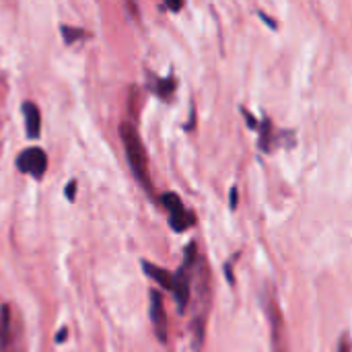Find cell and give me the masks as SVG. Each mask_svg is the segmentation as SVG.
<instances>
[{
  "mask_svg": "<svg viewBox=\"0 0 352 352\" xmlns=\"http://www.w3.org/2000/svg\"><path fill=\"white\" fill-rule=\"evenodd\" d=\"M120 138L124 142L126 159L130 163V169H132L134 177L138 179V184L146 192H153V182H151V171H148V157H146V148L142 144V138H140L136 126L132 122H122L120 124Z\"/></svg>",
  "mask_w": 352,
  "mask_h": 352,
  "instance_id": "6da1fadb",
  "label": "cell"
},
{
  "mask_svg": "<svg viewBox=\"0 0 352 352\" xmlns=\"http://www.w3.org/2000/svg\"><path fill=\"white\" fill-rule=\"evenodd\" d=\"M161 204L167 208V212H169V225H171L177 233H182V231H186L188 227L194 225V214L184 206V202H182V198H179L177 194L165 192V194L161 196Z\"/></svg>",
  "mask_w": 352,
  "mask_h": 352,
  "instance_id": "7a4b0ae2",
  "label": "cell"
},
{
  "mask_svg": "<svg viewBox=\"0 0 352 352\" xmlns=\"http://www.w3.org/2000/svg\"><path fill=\"white\" fill-rule=\"evenodd\" d=\"M16 169L21 173H27V175H33V177H43L45 169H47V155L43 148L39 146H31V148H25L23 153H19L16 161H14Z\"/></svg>",
  "mask_w": 352,
  "mask_h": 352,
  "instance_id": "3957f363",
  "label": "cell"
},
{
  "mask_svg": "<svg viewBox=\"0 0 352 352\" xmlns=\"http://www.w3.org/2000/svg\"><path fill=\"white\" fill-rule=\"evenodd\" d=\"M151 322L155 328V334L159 338V342H167V314H165V305H163V297L159 291H151Z\"/></svg>",
  "mask_w": 352,
  "mask_h": 352,
  "instance_id": "277c9868",
  "label": "cell"
},
{
  "mask_svg": "<svg viewBox=\"0 0 352 352\" xmlns=\"http://www.w3.org/2000/svg\"><path fill=\"white\" fill-rule=\"evenodd\" d=\"M268 318L272 324V352H287V342H285V320L280 316V309L274 301H270L268 307Z\"/></svg>",
  "mask_w": 352,
  "mask_h": 352,
  "instance_id": "5b68a950",
  "label": "cell"
},
{
  "mask_svg": "<svg viewBox=\"0 0 352 352\" xmlns=\"http://www.w3.org/2000/svg\"><path fill=\"white\" fill-rule=\"evenodd\" d=\"M14 334H12V316L10 307L2 305L0 309V352H12Z\"/></svg>",
  "mask_w": 352,
  "mask_h": 352,
  "instance_id": "8992f818",
  "label": "cell"
},
{
  "mask_svg": "<svg viewBox=\"0 0 352 352\" xmlns=\"http://www.w3.org/2000/svg\"><path fill=\"white\" fill-rule=\"evenodd\" d=\"M23 118H25V130L29 138H37L39 130H41V116H39V107L31 101L23 103Z\"/></svg>",
  "mask_w": 352,
  "mask_h": 352,
  "instance_id": "52a82bcc",
  "label": "cell"
},
{
  "mask_svg": "<svg viewBox=\"0 0 352 352\" xmlns=\"http://www.w3.org/2000/svg\"><path fill=\"white\" fill-rule=\"evenodd\" d=\"M190 266H182L177 272H175V287H173V295H175V301L179 305V309L186 307V303L190 301V276L186 274Z\"/></svg>",
  "mask_w": 352,
  "mask_h": 352,
  "instance_id": "ba28073f",
  "label": "cell"
},
{
  "mask_svg": "<svg viewBox=\"0 0 352 352\" xmlns=\"http://www.w3.org/2000/svg\"><path fill=\"white\" fill-rule=\"evenodd\" d=\"M142 270L155 280V283H159L163 289H167V291H171L173 293V287H175V274H171L169 270H165V268H161V266H155V264H151V262H142Z\"/></svg>",
  "mask_w": 352,
  "mask_h": 352,
  "instance_id": "9c48e42d",
  "label": "cell"
},
{
  "mask_svg": "<svg viewBox=\"0 0 352 352\" xmlns=\"http://www.w3.org/2000/svg\"><path fill=\"white\" fill-rule=\"evenodd\" d=\"M60 31H62V37H64L66 43H74V41H78V39H82V37H89V33H87L85 29L70 27V25H62Z\"/></svg>",
  "mask_w": 352,
  "mask_h": 352,
  "instance_id": "30bf717a",
  "label": "cell"
},
{
  "mask_svg": "<svg viewBox=\"0 0 352 352\" xmlns=\"http://www.w3.org/2000/svg\"><path fill=\"white\" fill-rule=\"evenodd\" d=\"M270 138H272V122L264 120L262 122V132H260V146H262V151H270Z\"/></svg>",
  "mask_w": 352,
  "mask_h": 352,
  "instance_id": "8fae6325",
  "label": "cell"
},
{
  "mask_svg": "<svg viewBox=\"0 0 352 352\" xmlns=\"http://www.w3.org/2000/svg\"><path fill=\"white\" fill-rule=\"evenodd\" d=\"M157 93L161 95V97H169L171 93H173V89H175V80L173 78H163V80H159L157 82Z\"/></svg>",
  "mask_w": 352,
  "mask_h": 352,
  "instance_id": "7c38bea8",
  "label": "cell"
},
{
  "mask_svg": "<svg viewBox=\"0 0 352 352\" xmlns=\"http://www.w3.org/2000/svg\"><path fill=\"white\" fill-rule=\"evenodd\" d=\"M336 352H352L351 340H349V336H346V334L340 338V342H338V351Z\"/></svg>",
  "mask_w": 352,
  "mask_h": 352,
  "instance_id": "4fadbf2b",
  "label": "cell"
},
{
  "mask_svg": "<svg viewBox=\"0 0 352 352\" xmlns=\"http://www.w3.org/2000/svg\"><path fill=\"white\" fill-rule=\"evenodd\" d=\"M64 194H66V198L70 200V202H74V194H76V182L72 179L68 186H66V190H64Z\"/></svg>",
  "mask_w": 352,
  "mask_h": 352,
  "instance_id": "5bb4252c",
  "label": "cell"
},
{
  "mask_svg": "<svg viewBox=\"0 0 352 352\" xmlns=\"http://www.w3.org/2000/svg\"><path fill=\"white\" fill-rule=\"evenodd\" d=\"M165 6H167V8H171V10H179V8L184 6V2H167Z\"/></svg>",
  "mask_w": 352,
  "mask_h": 352,
  "instance_id": "9a60e30c",
  "label": "cell"
},
{
  "mask_svg": "<svg viewBox=\"0 0 352 352\" xmlns=\"http://www.w3.org/2000/svg\"><path fill=\"white\" fill-rule=\"evenodd\" d=\"M235 206H237V190L233 188L231 190V208H235Z\"/></svg>",
  "mask_w": 352,
  "mask_h": 352,
  "instance_id": "2e32d148",
  "label": "cell"
},
{
  "mask_svg": "<svg viewBox=\"0 0 352 352\" xmlns=\"http://www.w3.org/2000/svg\"><path fill=\"white\" fill-rule=\"evenodd\" d=\"M66 336H68V332H66V328H62V330H60V334L56 336V342H62V340H66Z\"/></svg>",
  "mask_w": 352,
  "mask_h": 352,
  "instance_id": "e0dca14e",
  "label": "cell"
}]
</instances>
